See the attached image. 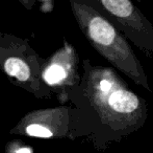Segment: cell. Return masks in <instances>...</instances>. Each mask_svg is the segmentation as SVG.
<instances>
[{"instance_id":"obj_1","label":"cell","mask_w":153,"mask_h":153,"mask_svg":"<svg viewBox=\"0 0 153 153\" xmlns=\"http://www.w3.org/2000/svg\"><path fill=\"white\" fill-rule=\"evenodd\" d=\"M90 79L93 103L111 141H118L143 126L147 116L145 100L129 89L113 69L97 67Z\"/></svg>"},{"instance_id":"obj_2","label":"cell","mask_w":153,"mask_h":153,"mask_svg":"<svg viewBox=\"0 0 153 153\" xmlns=\"http://www.w3.org/2000/svg\"><path fill=\"white\" fill-rule=\"evenodd\" d=\"M78 15L95 48L122 74L151 91L143 66L118 27L92 8H78Z\"/></svg>"},{"instance_id":"obj_3","label":"cell","mask_w":153,"mask_h":153,"mask_svg":"<svg viewBox=\"0 0 153 153\" xmlns=\"http://www.w3.org/2000/svg\"><path fill=\"white\" fill-rule=\"evenodd\" d=\"M117 27L143 51L153 53V25L129 0H99Z\"/></svg>"},{"instance_id":"obj_4","label":"cell","mask_w":153,"mask_h":153,"mask_svg":"<svg viewBox=\"0 0 153 153\" xmlns=\"http://www.w3.org/2000/svg\"><path fill=\"white\" fill-rule=\"evenodd\" d=\"M4 69L10 76L16 77L20 81H26L30 76L29 67L19 58H10L4 64Z\"/></svg>"},{"instance_id":"obj_5","label":"cell","mask_w":153,"mask_h":153,"mask_svg":"<svg viewBox=\"0 0 153 153\" xmlns=\"http://www.w3.org/2000/svg\"><path fill=\"white\" fill-rule=\"evenodd\" d=\"M67 77V72L62 65L53 64L44 72V79L48 84H57L64 81Z\"/></svg>"},{"instance_id":"obj_6","label":"cell","mask_w":153,"mask_h":153,"mask_svg":"<svg viewBox=\"0 0 153 153\" xmlns=\"http://www.w3.org/2000/svg\"><path fill=\"white\" fill-rule=\"evenodd\" d=\"M27 134H29L30 136H36V137H51L52 136V132L49 130L46 127L40 126V125H30L26 128Z\"/></svg>"},{"instance_id":"obj_7","label":"cell","mask_w":153,"mask_h":153,"mask_svg":"<svg viewBox=\"0 0 153 153\" xmlns=\"http://www.w3.org/2000/svg\"><path fill=\"white\" fill-rule=\"evenodd\" d=\"M17 153H31V150L29 148H21L17 151Z\"/></svg>"}]
</instances>
